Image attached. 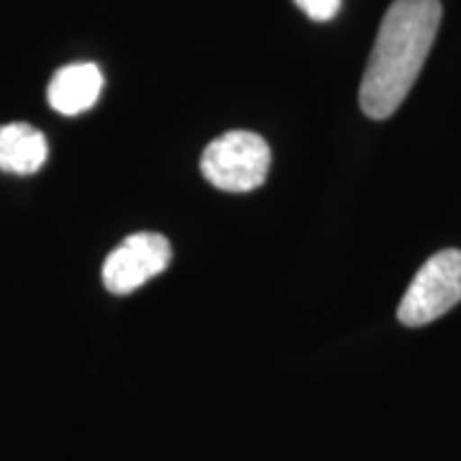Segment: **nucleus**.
Masks as SVG:
<instances>
[{
    "label": "nucleus",
    "mask_w": 461,
    "mask_h": 461,
    "mask_svg": "<svg viewBox=\"0 0 461 461\" xmlns=\"http://www.w3.org/2000/svg\"><path fill=\"white\" fill-rule=\"evenodd\" d=\"M441 0H395L379 23L359 87L364 115L384 121L408 98L441 26Z\"/></svg>",
    "instance_id": "f257e3e1"
},
{
    "label": "nucleus",
    "mask_w": 461,
    "mask_h": 461,
    "mask_svg": "<svg viewBox=\"0 0 461 461\" xmlns=\"http://www.w3.org/2000/svg\"><path fill=\"white\" fill-rule=\"evenodd\" d=\"M272 165L269 147L259 133L229 131L213 139L200 159L205 180L226 193L257 190Z\"/></svg>",
    "instance_id": "f03ea898"
},
{
    "label": "nucleus",
    "mask_w": 461,
    "mask_h": 461,
    "mask_svg": "<svg viewBox=\"0 0 461 461\" xmlns=\"http://www.w3.org/2000/svg\"><path fill=\"white\" fill-rule=\"evenodd\" d=\"M461 303V251L444 249L423 264L400 300L397 318L408 329L438 321Z\"/></svg>",
    "instance_id": "7ed1b4c3"
},
{
    "label": "nucleus",
    "mask_w": 461,
    "mask_h": 461,
    "mask_svg": "<svg viewBox=\"0 0 461 461\" xmlns=\"http://www.w3.org/2000/svg\"><path fill=\"white\" fill-rule=\"evenodd\" d=\"M172 262V247L162 233H133L108 254L103 282L113 295H129L162 275Z\"/></svg>",
    "instance_id": "20e7f679"
},
{
    "label": "nucleus",
    "mask_w": 461,
    "mask_h": 461,
    "mask_svg": "<svg viewBox=\"0 0 461 461\" xmlns=\"http://www.w3.org/2000/svg\"><path fill=\"white\" fill-rule=\"evenodd\" d=\"M103 93V72L93 62H75L62 67L51 77L47 98L50 105L62 115H80L98 103Z\"/></svg>",
    "instance_id": "39448f33"
},
{
    "label": "nucleus",
    "mask_w": 461,
    "mask_h": 461,
    "mask_svg": "<svg viewBox=\"0 0 461 461\" xmlns=\"http://www.w3.org/2000/svg\"><path fill=\"white\" fill-rule=\"evenodd\" d=\"M50 157L47 136L29 123L0 126V172L33 175Z\"/></svg>",
    "instance_id": "423d86ee"
},
{
    "label": "nucleus",
    "mask_w": 461,
    "mask_h": 461,
    "mask_svg": "<svg viewBox=\"0 0 461 461\" xmlns=\"http://www.w3.org/2000/svg\"><path fill=\"white\" fill-rule=\"evenodd\" d=\"M341 3L344 0H295V5L305 16L313 18V21H321V23L339 16Z\"/></svg>",
    "instance_id": "0eeeda50"
}]
</instances>
